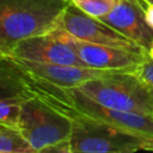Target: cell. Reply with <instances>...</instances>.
<instances>
[{
    "mask_svg": "<svg viewBox=\"0 0 153 153\" xmlns=\"http://www.w3.org/2000/svg\"><path fill=\"white\" fill-rule=\"evenodd\" d=\"M20 79L24 92L27 96L40 99L58 112L71 111L92 120L112 124L144 137L153 138V115L109 108L94 101L78 87H65L53 84L30 76L21 69Z\"/></svg>",
    "mask_w": 153,
    "mask_h": 153,
    "instance_id": "cell-1",
    "label": "cell"
},
{
    "mask_svg": "<svg viewBox=\"0 0 153 153\" xmlns=\"http://www.w3.org/2000/svg\"><path fill=\"white\" fill-rule=\"evenodd\" d=\"M70 0H0V57L22 39L56 30Z\"/></svg>",
    "mask_w": 153,
    "mask_h": 153,
    "instance_id": "cell-2",
    "label": "cell"
},
{
    "mask_svg": "<svg viewBox=\"0 0 153 153\" xmlns=\"http://www.w3.org/2000/svg\"><path fill=\"white\" fill-rule=\"evenodd\" d=\"M72 122L71 153H131L144 150L149 138L112 124L71 111L60 112Z\"/></svg>",
    "mask_w": 153,
    "mask_h": 153,
    "instance_id": "cell-3",
    "label": "cell"
},
{
    "mask_svg": "<svg viewBox=\"0 0 153 153\" xmlns=\"http://www.w3.org/2000/svg\"><path fill=\"white\" fill-rule=\"evenodd\" d=\"M76 87L109 108L153 115V97L150 87L132 72H113L88 80Z\"/></svg>",
    "mask_w": 153,
    "mask_h": 153,
    "instance_id": "cell-4",
    "label": "cell"
},
{
    "mask_svg": "<svg viewBox=\"0 0 153 153\" xmlns=\"http://www.w3.org/2000/svg\"><path fill=\"white\" fill-rule=\"evenodd\" d=\"M18 129L36 152L41 153L47 147L70 140L72 122L40 99L28 96L22 103Z\"/></svg>",
    "mask_w": 153,
    "mask_h": 153,
    "instance_id": "cell-5",
    "label": "cell"
},
{
    "mask_svg": "<svg viewBox=\"0 0 153 153\" xmlns=\"http://www.w3.org/2000/svg\"><path fill=\"white\" fill-rule=\"evenodd\" d=\"M51 33L59 40L67 43L88 67L96 69L133 72L148 55L147 51L140 53L120 47L86 42L71 36L61 28H56Z\"/></svg>",
    "mask_w": 153,
    "mask_h": 153,
    "instance_id": "cell-6",
    "label": "cell"
},
{
    "mask_svg": "<svg viewBox=\"0 0 153 153\" xmlns=\"http://www.w3.org/2000/svg\"><path fill=\"white\" fill-rule=\"evenodd\" d=\"M57 28H61L71 36L86 42L120 47L140 53L147 51L131 39L122 35L99 18L87 15L71 2L62 14Z\"/></svg>",
    "mask_w": 153,
    "mask_h": 153,
    "instance_id": "cell-7",
    "label": "cell"
},
{
    "mask_svg": "<svg viewBox=\"0 0 153 153\" xmlns=\"http://www.w3.org/2000/svg\"><path fill=\"white\" fill-rule=\"evenodd\" d=\"M147 7L143 0H119L100 19L148 51L153 42V27L147 21Z\"/></svg>",
    "mask_w": 153,
    "mask_h": 153,
    "instance_id": "cell-8",
    "label": "cell"
},
{
    "mask_svg": "<svg viewBox=\"0 0 153 153\" xmlns=\"http://www.w3.org/2000/svg\"><path fill=\"white\" fill-rule=\"evenodd\" d=\"M5 57L88 67L67 43L59 40L51 33L22 39Z\"/></svg>",
    "mask_w": 153,
    "mask_h": 153,
    "instance_id": "cell-9",
    "label": "cell"
},
{
    "mask_svg": "<svg viewBox=\"0 0 153 153\" xmlns=\"http://www.w3.org/2000/svg\"><path fill=\"white\" fill-rule=\"evenodd\" d=\"M18 68L30 76L65 87H76L88 80L105 76L117 71L96 69L74 65H64L47 62L30 61L19 58L7 57ZM128 72V71H127Z\"/></svg>",
    "mask_w": 153,
    "mask_h": 153,
    "instance_id": "cell-10",
    "label": "cell"
},
{
    "mask_svg": "<svg viewBox=\"0 0 153 153\" xmlns=\"http://www.w3.org/2000/svg\"><path fill=\"white\" fill-rule=\"evenodd\" d=\"M0 153H37L18 128L0 125Z\"/></svg>",
    "mask_w": 153,
    "mask_h": 153,
    "instance_id": "cell-11",
    "label": "cell"
},
{
    "mask_svg": "<svg viewBox=\"0 0 153 153\" xmlns=\"http://www.w3.org/2000/svg\"><path fill=\"white\" fill-rule=\"evenodd\" d=\"M23 99H0V125L18 128Z\"/></svg>",
    "mask_w": 153,
    "mask_h": 153,
    "instance_id": "cell-12",
    "label": "cell"
},
{
    "mask_svg": "<svg viewBox=\"0 0 153 153\" xmlns=\"http://www.w3.org/2000/svg\"><path fill=\"white\" fill-rule=\"evenodd\" d=\"M119 0H70V2L81 11L94 18H102L107 15Z\"/></svg>",
    "mask_w": 153,
    "mask_h": 153,
    "instance_id": "cell-13",
    "label": "cell"
},
{
    "mask_svg": "<svg viewBox=\"0 0 153 153\" xmlns=\"http://www.w3.org/2000/svg\"><path fill=\"white\" fill-rule=\"evenodd\" d=\"M132 74H135L149 87H153V60L149 57V55H147L144 61L135 68Z\"/></svg>",
    "mask_w": 153,
    "mask_h": 153,
    "instance_id": "cell-14",
    "label": "cell"
},
{
    "mask_svg": "<svg viewBox=\"0 0 153 153\" xmlns=\"http://www.w3.org/2000/svg\"><path fill=\"white\" fill-rule=\"evenodd\" d=\"M41 153H71V147H70V140H65L55 144L51 147H47Z\"/></svg>",
    "mask_w": 153,
    "mask_h": 153,
    "instance_id": "cell-15",
    "label": "cell"
},
{
    "mask_svg": "<svg viewBox=\"0 0 153 153\" xmlns=\"http://www.w3.org/2000/svg\"><path fill=\"white\" fill-rule=\"evenodd\" d=\"M146 18L148 23L153 27V4H148L146 9Z\"/></svg>",
    "mask_w": 153,
    "mask_h": 153,
    "instance_id": "cell-16",
    "label": "cell"
},
{
    "mask_svg": "<svg viewBox=\"0 0 153 153\" xmlns=\"http://www.w3.org/2000/svg\"><path fill=\"white\" fill-rule=\"evenodd\" d=\"M144 150L153 151V138H149L148 142H147V144H146V146H145Z\"/></svg>",
    "mask_w": 153,
    "mask_h": 153,
    "instance_id": "cell-17",
    "label": "cell"
},
{
    "mask_svg": "<svg viewBox=\"0 0 153 153\" xmlns=\"http://www.w3.org/2000/svg\"><path fill=\"white\" fill-rule=\"evenodd\" d=\"M148 55H149V57L153 60V42L151 43V45H150V48H149V51H148Z\"/></svg>",
    "mask_w": 153,
    "mask_h": 153,
    "instance_id": "cell-18",
    "label": "cell"
},
{
    "mask_svg": "<svg viewBox=\"0 0 153 153\" xmlns=\"http://www.w3.org/2000/svg\"><path fill=\"white\" fill-rule=\"evenodd\" d=\"M148 4H153V0H145Z\"/></svg>",
    "mask_w": 153,
    "mask_h": 153,
    "instance_id": "cell-19",
    "label": "cell"
},
{
    "mask_svg": "<svg viewBox=\"0 0 153 153\" xmlns=\"http://www.w3.org/2000/svg\"><path fill=\"white\" fill-rule=\"evenodd\" d=\"M150 91H151V94H152V97H153V87H150Z\"/></svg>",
    "mask_w": 153,
    "mask_h": 153,
    "instance_id": "cell-20",
    "label": "cell"
},
{
    "mask_svg": "<svg viewBox=\"0 0 153 153\" xmlns=\"http://www.w3.org/2000/svg\"><path fill=\"white\" fill-rule=\"evenodd\" d=\"M143 1H145V0H143ZM145 2H146V1H145Z\"/></svg>",
    "mask_w": 153,
    "mask_h": 153,
    "instance_id": "cell-21",
    "label": "cell"
}]
</instances>
